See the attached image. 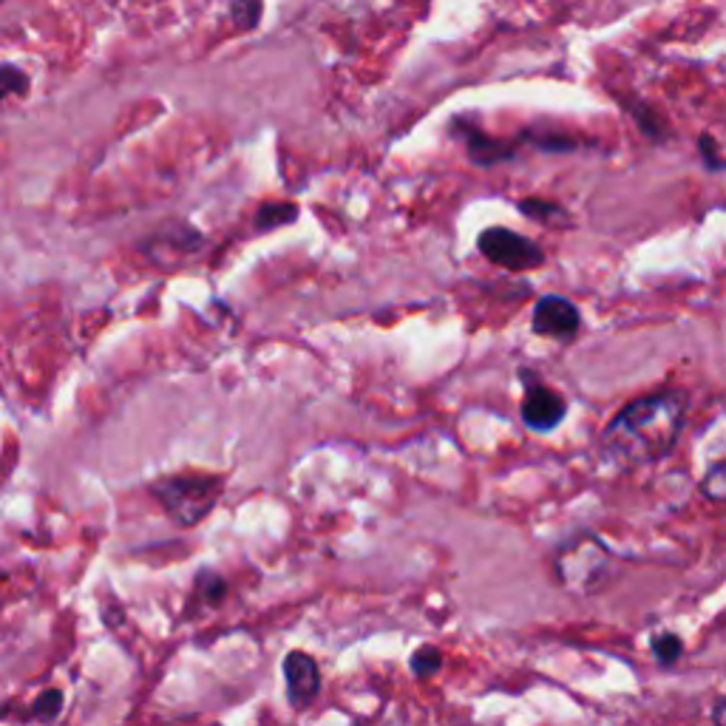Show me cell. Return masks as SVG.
Masks as SVG:
<instances>
[{"label": "cell", "instance_id": "18", "mask_svg": "<svg viewBox=\"0 0 726 726\" xmlns=\"http://www.w3.org/2000/svg\"><path fill=\"white\" fill-rule=\"evenodd\" d=\"M699 148H701V156H704V163L710 165L713 170H721V154H718V142L713 140L710 134H704L699 140Z\"/></svg>", "mask_w": 726, "mask_h": 726}, {"label": "cell", "instance_id": "9", "mask_svg": "<svg viewBox=\"0 0 726 726\" xmlns=\"http://www.w3.org/2000/svg\"><path fill=\"white\" fill-rule=\"evenodd\" d=\"M298 216V211L289 202H267L261 205L259 216H255V227L259 230H270V227H282L287 222H293Z\"/></svg>", "mask_w": 726, "mask_h": 726}, {"label": "cell", "instance_id": "1", "mask_svg": "<svg viewBox=\"0 0 726 726\" xmlns=\"http://www.w3.org/2000/svg\"><path fill=\"white\" fill-rule=\"evenodd\" d=\"M685 412L687 401L676 389L628 403L602 435L605 454L628 468L667 457L681 438Z\"/></svg>", "mask_w": 726, "mask_h": 726}, {"label": "cell", "instance_id": "13", "mask_svg": "<svg viewBox=\"0 0 726 726\" xmlns=\"http://www.w3.org/2000/svg\"><path fill=\"white\" fill-rule=\"evenodd\" d=\"M28 78L17 66H0V97L9 94H26Z\"/></svg>", "mask_w": 726, "mask_h": 726}, {"label": "cell", "instance_id": "17", "mask_svg": "<svg viewBox=\"0 0 726 726\" xmlns=\"http://www.w3.org/2000/svg\"><path fill=\"white\" fill-rule=\"evenodd\" d=\"M199 591H202V596H205L207 602H219L225 599L227 585L225 579L216 576V573H202V576H199Z\"/></svg>", "mask_w": 726, "mask_h": 726}, {"label": "cell", "instance_id": "15", "mask_svg": "<svg viewBox=\"0 0 726 726\" xmlns=\"http://www.w3.org/2000/svg\"><path fill=\"white\" fill-rule=\"evenodd\" d=\"M701 491L706 493V497H710V500H724V493H726V477H724V466H713L710 468V474H706L704 477V483H701Z\"/></svg>", "mask_w": 726, "mask_h": 726}, {"label": "cell", "instance_id": "14", "mask_svg": "<svg viewBox=\"0 0 726 726\" xmlns=\"http://www.w3.org/2000/svg\"><path fill=\"white\" fill-rule=\"evenodd\" d=\"M653 653H656L658 664H676L678 656H681V642L676 635H658L653 642Z\"/></svg>", "mask_w": 726, "mask_h": 726}, {"label": "cell", "instance_id": "3", "mask_svg": "<svg viewBox=\"0 0 726 726\" xmlns=\"http://www.w3.org/2000/svg\"><path fill=\"white\" fill-rule=\"evenodd\" d=\"M557 573L564 587H573L579 593H593L610 576V554L593 536L573 539L559 554Z\"/></svg>", "mask_w": 726, "mask_h": 726}, {"label": "cell", "instance_id": "11", "mask_svg": "<svg viewBox=\"0 0 726 726\" xmlns=\"http://www.w3.org/2000/svg\"><path fill=\"white\" fill-rule=\"evenodd\" d=\"M63 710V692L60 690H46L40 692L32 704V718L37 721H55Z\"/></svg>", "mask_w": 726, "mask_h": 726}, {"label": "cell", "instance_id": "6", "mask_svg": "<svg viewBox=\"0 0 726 726\" xmlns=\"http://www.w3.org/2000/svg\"><path fill=\"white\" fill-rule=\"evenodd\" d=\"M284 678H287V699L293 710H307L321 692V673L307 653H287L284 658Z\"/></svg>", "mask_w": 726, "mask_h": 726}, {"label": "cell", "instance_id": "2", "mask_svg": "<svg viewBox=\"0 0 726 726\" xmlns=\"http://www.w3.org/2000/svg\"><path fill=\"white\" fill-rule=\"evenodd\" d=\"M225 480L216 474H170L159 477L151 486L159 505L168 511V516L182 528H191L199 520H205L219 500Z\"/></svg>", "mask_w": 726, "mask_h": 726}, {"label": "cell", "instance_id": "12", "mask_svg": "<svg viewBox=\"0 0 726 726\" xmlns=\"http://www.w3.org/2000/svg\"><path fill=\"white\" fill-rule=\"evenodd\" d=\"M440 667H443V656H440L438 647H420L415 656H412V673H415L417 678L435 676Z\"/></svg>", "mask_w": 726, "mask_h": 726}, {"label": "cell", "instance_id": "10", "mask_svg": "<svg viewBox=\"0 0 726 726\" xmlns=\"http://www.w3.org/2000/svg\"><path fill=\"white\" fill-rule=\"evenodd\" d=\"M230 12H234V23L247 32V28H255L261 21V12H264V3L261 0H230Z\"/></svg>", "mask_w": 726, "mask_h": 726}, {"label": "cell", "instance_id": "4", "mask_svg": "<svg viewBox=\"0 0 726 726\" xmlns=\"http://www.w3.org/2000/svg\"><path fill=\"white\" fill-rule=\"evenodd\" d=\"M480 250L488 261L500 264L505 270H514V273H525V270L539 267L545 261L543 247L536 241L525 239V236L514 234V230H505V227H488L480 234Z\"/></svg>", "mask_w": 726, "mask_h": 726}, {"label": "cell", "instance_id": "16", "mask_svg": "<svg viewBox=\"0 0 726 726\" xmlns=\"http://www.w3.org/2000/svg\"><path fill=\"white\" fill-rule=\"evenodd\" d=\"M520 211L536 222H550L554 216H559L557 205H550V202H539V199H525V202H520Z\"/></svg>", "mask_w": 726, "mask_h": 726}, {"label": "cell", "instance_id": "7", "mask_svg": "<svg viewBox=\"0 0 726 726\" xmlns=\"http://www.w3.org/2000/svg\"><path fill=\"white\" fill-rule=\"evenodd\" d=\"M522 420L531 431H554L564 420V401L545 383H528L522 401Z\"/></svg>", "mask_w": 726, "mask_h": 726}, {"label": "cell", "instance_id": "5", "mask_svg": "<svg viewBox=\"0 0 726 726\" xmlns=\"http://www.w3.org/2000/svg\"><path fill=\"white\" fill-rule=\"evenodd\" d=\"M579 310L568 298L545 296L534 307V332L536 335H548V338L573 341L579 332Z\"/></svg>", "mask_w": 726, "mask_h": 726}, {"label": "cell", "instance_id": "8", "mask_svg": "<svg viewBox=\"0 0 726 726\" xmlns=\"http://www.w3.org/2000/svg\"><path fill=\"white\" fill-rule=\"evenodd\" d=\"M457 131H463V128L457 126ZM463 140L468 142V151H472L474 163H480V165L502 163V159H508V156L514 154V151L508 148V145H502V142L491 140V136L483 134L480 128H474V126L463 131Z\"/></svg>", "mask_w": 726, "mask_h": 726}]
</instances>
